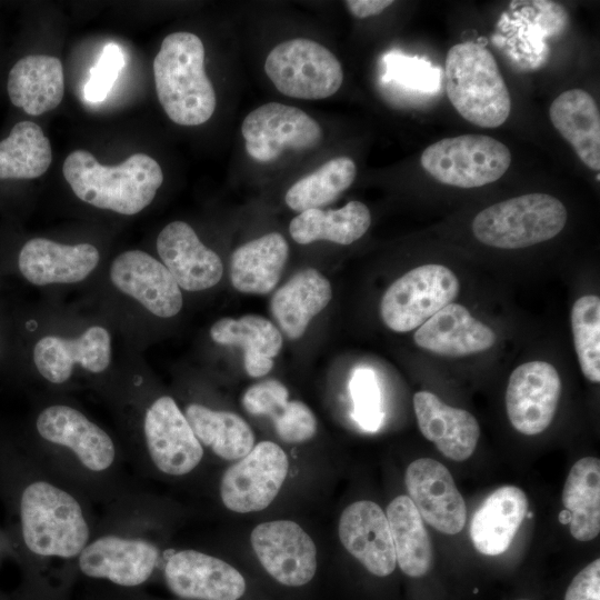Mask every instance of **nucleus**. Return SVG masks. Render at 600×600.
<instances>
[{"instance_id": "473e14b6", "label": "nucleus", "mask_w": 600, "mask_h": 600, "mask_svg": "<svg viewBox=\"0 0 600 600\" xmlns=\"http://www.w3.org/2000/svg\"><path fill=\"white\" fill-rule=\"evenodd\" d=\"M564 510L570 514L569 529L579 541H590L600 531V460L586 457L569 471L562 491Z\"/></svg>"}, {"instance_id": "a19ab883", "label": "nucleus", "mask_w": 600, "mask_h": 600, "mask_svg": "<svg viewBox=\"0 0 600 600\" xmlns=\"http://www.w3.org/2000/svg\"><path fill=\"white\" fill-rule=\"evenodd\" d=\"M286 386L276 379L252 384L242 397L244 410L252 416L272 419L289 401Z\"/></svg>"}, {"instance_id": "412c9836", "label": "nucleus", "mask_w": 600, "mask_h": 600, "mask_svg": "<svg viewBox=\"0 0 600 600\" xmlns=\"http://www.w3.org/2000/svg\"><path fill=\"white\" fill-rule=\"evenodd\" d=\"M110 334L103 327L92 326L79 338L46 336L33 349V361L39 373L51 383L66 382L79 363L87 371L100 373L110 363Z\"/></svg>"}, {"instance_id": "5701e85b", "label": "nucleus", "mask_w": 600, "mask_h": 600, "mask_svg": "<svg viewBox=\"0 0 600 600\" xmlns=\"http://www.w3.org/2000/svg\"><path fill=\"white\" fill-rule=\"evenodd\" d=\"M413 340L419 348L439 356L466 357L490 349L497 336L466 307L451 302L422 323Z\"/></svg>"}, {"instance_id": "79ce46f5", "label": "nucleus", "mask_w": 600, "mask_h": 600, "mask_svg": "<svg viewBox=\"0 0 600 600\" xmlns=\"http://www.w3.org/2000/svg\"><path fill=\"white\" fill-rule=\"evenodd\" d=\"M393 72L398 79L413 89L433 92L439 84V70L419 59H394Z\"/></svg>"}, {"instance_id": "a878e982", "label": "nucleus", "mask_w": 600, "mask_h": 600, "mask_svg": "<svg viewBox=\"0 0 600 600\" xmlns=\"http://www.w3.org/2000/svg\"><path fill=\"white\" fill-rule=\"evenodd\" d=\"M7 90L11 102L28 114L39 116L57 108L64 94L61 61L51 56H27L11 68Z\"/></svg>"}, {"instance_id": "7ed1b4c3", "label": "nucleus", "mask_w": 600, "mask_h": 600, "mask_svg": "<svg viewBox=\"0 0 600 600\" xmlns=\"http://www.w3.org/2000/svg\"><path fill=\"white\" fill-rule=\"evenodd\" d=\"M153 74L159 102L170 120L192 127L211 118L217 98L198 36L187 31L168 34L153 60Z\"/></svg>"}, {"instance_id": "37998d69", "label": "nucleus", "mask_w": 600, "mask_h": 600, "mask_svg": "<svg viewBox=\"0 0 600 600\" xmlns=\"http://www.w3.org/2000/svg\"><path fill=\"white\" fill-rule=\"evenodd\" d=\"M564 600H600V560L584 567L569 584Z\"/></svg>"}, {"instance_id": "a211bd4d", "label": "nucleus", "mask_w": 600, "mask_h": 600, "mask_svg": "<svg viewBox=\"0 0 600 600\" xmlns=\"http://www.w3.org/2000/svg\"><path fill=\"white\" fill-rule=\"evenodd\" d=\"M110 279L116 288L157 317H173L182 308L180 287L164 264L147 252L130 250L117 256Z\"/></svg>"}, {"instance_id": "2eb2a0df", "label": "nucleus", "mask_w": 600, "mask_h": 600, "mask_svg": "<svg viewBox=\"0 0 600 600\" xmlns=\"http://www.w3.org/2000/svg\"><path fill=\"white\" fill-rule=\"evenodd\" d=\"M561 394L556 368L546 361H529L510 374L506 409L512 427L522 434L544 431L553 420Z\"/></svg>"}, {"instance_id": "c756f323", "label": "nucleus", "mask_w": 600, "mask_h": 600, "mask_svg": "<svg viewBox=\"0 0 600 600\" xmlns=\"http://www.w3.org/2000/svg\"><path fill=\"white\" fill-rule=\"evenodd\" d=\"M210 337L221 346L241 347L244 369L253 378L263 377L273 368V358L282 348L279 329L268 319L254 314L219 319L211 326Z\"/></svg>"}, {"instance_id": "4c0bfd02", "label": "nucleus", "mask_w": 600, "mask_h": 600, "mask_svg": "<svg viewBox=\"0 0 600 600\" xmlns=\"http://www.w3.org/2000/svg\"><path fill=\"white\" fill-rule=\"evenodd\" d=\"M350 393L353 402V418L368 432L377 431L383 421L381 391L372 369L358 368L352 373Z\"/></svg>"}, {"instance_id": "6e6552de", "label": "nucleus", "mask_w": 600, "mask_h": 600, "mask_svg": "<svg viewBox=\"0 0 600 600\" xmlns=\"http://www.w3.org/2000/svg\"><path fill=\"white\" fill-rule=\"evenodd\" d=\"M264 71L280 93L303 100L331 97L343 82V70L336 56L304 38L276 46L267 56Z\"/></svg>"}, {"instance_id": "c85d7f7f", "label": "nucleus", "mask_w": 600, "mask_h": 600, "mask_svg": "<svg viewBox=\"0 0 600 600\" xmlns=\"http://www.w3.org/2000/svg\"><path fill=\"white\" fill-rule=\"evenodd\" d=\"M288 256V242L278 232L242 244L231 256L230 278L233 288L242 293H269L279 282Z\"/></svg>"}, {"instance_id": "c03bdc74", "label": "nucleus", "mask_w": 600, "mask_h": 600, "mask_svg": "<svg viewBox=\"0 0 600 600\" xmlns=\"http://www.w3.org/2000/svg\"><path fill=\"white\" fill-rule=\"evenodd\" d=\"M393 3L391 0H347L346 7L359 19L377 16Z\"/></svg>"}, {"instance_id": "b1692460", "label": "nucleus", "mask_w": 600, "mask_h": 600, "mask_svg": "<svg viewBox=\"0 0 600 600\" xmlns=\"http://www.w3.org/2000/svg\"><path fill=\"white\" fill-rule=\"evenodd\" d=\"M413 408L421 433L443 456L463 461L473 453L480 427L470 412L443 403L429 391L413 396Z\"/></svg>"}, {"instance_id": "49530a36", "label": "nucleus", "mask_w": 600, "mask_h": 600, "mask_svg": "<svg viewBox=\"0 0 600 600\" xmlns=\"http://www.w3.org/2000/svg\"><path fill=\"white\" fill-rule=\"evenodd\" d=\"M559 520L561 523L563 524H567L570 522V514L567 510H563L562 512H560L559 514Z\"/></svg>"}, {"instance_id": "cd10ccee", "label": "nucleus", "mask_w": 600, "mask_h": 600, "mask_svg": "<svg viewBox=\"0 0 600 600\" xmlns=\"http://www.w3.org/2000/svg\"><path fill=\"white\" fill-rule=\"evenodd\" d=\"M553 127L591 170H600V113L592 96L582 89L560 93L551 103Z\"/></svg>"}, {"instance_id": "aec40b11", "label": "nucleus", "mask_w": 600, "mask_h": 600, "mask_svg": "<svg viewBox=\"0 0 600 600\" xmlns=\"http://www.w3.org/2000/svg\"><path fill=\"white\" fill-rule=\"evenodd\" d=\"M157 251L178 286L200 291L216 286L223 273L219 256L207 248L188 223L173 221L157 238Z\"/></svg>"}, {"instance_id": "ea45409f", "label": "nucleus", "mask_w": 600, "mask_h": 600, "mask_svg": "<svg viewBox=\"0 0 600 600\" xmlns=\"http://www.w3.org/2000/svg\"><path fill=\"white\" fill-rule=\"evenodd\" d=\"M123 64L124 58L120 47L116 43H108L97 64L90 71V78L83 89L86 100L89 102L103 101Z\"/></svg>"}, {"instance_id": "f704fd0d", "label": "nucleus", "mask_w": 600, "mask_h": 600, "mask_svg": "<svg viewBox=\"0 0 600 600\" xmlns=\"http://www.w3.org/2000/svg\"><path fill=\"white\" fill-rule=\"evenodd\" d=\"M52 160L51 146L42 129L32 121H20L0 141V179H34Z\"/></svg>"}, {"instance_id": "c9c22d12", "label": "nucleus", "mask_w": 600, "mask_h": 600, "mask_svg": "<svg viewBox=\"0 0 600 600\" xmlns=\"http://www.w3.org/2000/svg\"><path fill=\"white\" fill-rule=\"evenodd\" d=\"M356 174L357 167L351 158H333L292 184L284 201L298 212L320 209L344 192L353 183Z\"/></svg>"}, {"instance_id": "9d476101", "label": "nucleus", "mask_w": 600, "mask_h": 600, "mask_svg": "<svg viewBox=\"0 0 600 600\" xmlns=\"http://www.w3.org/2000/svg\"><path fill=\"white\" fill-rule=\"evenodd\" d=\"M160 556L158 544L140 531L119 529L93 533L76 560L84 576L131 588L149 580Z\"/></svg>"}, {"instance_id": "dca6fc26", "label": "nucleus", "mask_w": 600, "mask_h": 600, "mask_svg": "<svg viewBox=\"0 0 600 600\" xmlns=\"http://www.w3.org/2000/svg\"><path fill=\"white\" fill-rule=\"evenodd\" d=\"M163 576L168 589L186 600H238L246 591V580L234 567L193 549L172 551Z\"/></svg>"}, {"instance_id": "20e7f679", "label": "nucleus", "mask_w": 600, "mask_h": 600, "mask_svg": "<svg viewBox=\"0 0 600 600\" xmlns=\"http://www.w3.org/2000/svg\"><path fill=\"white\" fill-rule=\"evenodd\" d=\"M447 96L467 121L481 128H498L511 111L506 81L492 53L466 41L452 46L444 61Z\"/></svg>"}, {"instance_id": "0eeeda50", "label": "nucleus", "mask_w": 600, "mask_h": 600, "mask_svg": "<svg viewBox=\"0 0 600 600\" xmlns=\"http://www.w3.org/2000/svg\"><path fill=\"white\" fill-rule=\"evenodd\" d=\"M420 163L437 181L469 189L500 179L511 163V153L506 144L492 137L462 134L427 147Z\"/></svg>"}, {"instance_id": "e433bc0d", "label": "nucleus", "mask_w": 600, "mask_h": 600, "mask_svg": "<svg viewBox=\"0 0 600 600\" xmlns=\"http://www.w3.org/2000/svg\"><path fill=\"white\" fill-rule=\"evenodd\" d=\"M574 348L583 376L600 381V299L588 294L577 299L571 309Z\"/></svg>"}, {"instance_id": "a18cd8bd", "label": "nucleus", "mask_w": 600, "mask_h": 600, "mask_svg": "<svg viewBox=\"0 0 600 600\" xmlns=\"http://www.w3.org/2000/svg\"><path fill=\"white\" fill-rule=\"evenodd\" d=\"M11 552H12V549H11L9 538H8L6 532H2L0 530V560L4 556H7L8 553H11Z\"/></svg>"}, {"instance_id": "423d86ee", "label": "nucleus", "mask_w": 600, "mask_h": 600, "mask_svg": "<svg viewBox=\"0 0 600 600\" xmlns=\"http://www.w3.org/2000/svg\"><path fill=\"white\" fill-rule=\"evenodd\" d=\"M40 439L64 450L70 467L84 479H104L120 464L114 441L81 411L66 404L42 409L36 419Z\"/></svg>"}, {"instance_id": "4468645a", "label": "nucleus", "mask_w": 600, "mask_h": 600, "mask_svg": "<svg viewBox=\"0 0 600 600\" xmlns=\"http://www.w3.org/2000/svg\"><path fill=\"white\" fill-rule=\"evenodd\" d=\"M250 541L264 570L279 583L300 587L314 577L316 544L294 521L262 522L252 530Z\"/></svg>"}, {"instance_id": "ddd939ff", "label": "nucleus", "mask_w": 600, "mask_h": 600, "mask_svg": "<svg viewBox=\"0 0 600 600\" xmlns=\"http://www.w3.org/2000/svg\"><path fill=\"white\" fill-rule=\"evenodd\" d=\"M143 436L152 466L170 477L192 472L203 458V448L184 413L169 396L157 398L146 410Z\"/></svg>"}, {"instance_id": "7c9ffc66", "label": "nucleus", "mask_w": 600, "mask_h": 600, "mask_svg": "<svg viewBox=\"0 0 600 600\" xmlns=\"http://www.w3.org/2000/svg\"><path fill=\"white\" fill-rule=\"evenodd\" d=\"M386 516L400 569L411 578L426 576L433 564V547L410 498H394L387 507Z\"/></svg>"}, {"instance_id": "39448f33", "label": "nucleus", "mask_w": 600, "mask_h": 600, "mask_svg": "<svg viewBox=\"0 0 600 600\" xmlns=\"http://www.w3.org/2000/svg\"><path fill=\"white\" fill-rule=\"evenodd\" d=\"M567 219V209L559 199L534 192L483 209L471 228L474 237L489 247L520 249L552 239Z\"/></svg>"}, {"instance_id": "58836bf2", "label": "nucleus", "mask_w": 600, "mask_h": 600, "mask_svg": "<svg viewBox=\"0 0 600 600\" xmlns=\"http://www.w3.org/2000/svg\"><path fill=\"white\" fill-rule=\"evenodd\" d=\"M278 437L287 443H302L317 433V419L300 400H291L271 419Z\"/></svg>"}, {"instance_id": "6ab92c4d", "label": "nucleus", "mask_w": 600, "mask_h": 600, "mask_svg": "<svg viewBox=\"0 0 600 600\" xmlns=\"http://www.w3.org/2000/svg\"><path fill=\"white\" fill-rule=\"evenodd\" d=\"M338 534L346 550L369 572L387 577L396 568V554L388 519L372 501L349 504L341 513Z\"/></svg>"}, {"instance_id": "f03ea898", "label": "nucleus", "mask_w": 600, "mask_h": 600, "mask_svg": "<svg viewBox=\"0 0 600 600\" xmlns=\"http://www.w3.org/2000/svg\"><path fill=\"white\" fill-rule=\"evenodd\" d=\"M62 172L80 200L126 216L149 206L163 182L160 164L144 153L109 167L89 151L78 149L67 156Z\"/></svg>"}, {"instance_id": "bb28decb", "label": "nucleus", "mask_w": 600, "mask_h": 600, "mask_svg": "<svg viewBox=\"0 0 600 600\" xmlns=\"http://www.w3.org/2000/svg\"><path fill=\"white\" fill-rule=\"evenodd\" d=\"M332 297L329 280L318 270L297 272L272 296L270 311L289 339L303 336L310 321L321 312Z\"/></svg>"}, {"instance_id": "72a5a7b5", "label": "nucleus", "mask_w": 600, "mask_h": 600, "mask_svg": "<svg viewBox=\"0 0 600 600\" xmlns=\"http://www.w3.org/2000/svg\"><path fill=\"white\" fill-rule=\"evenodd\" d=\"M184 416L201 446L209 448L221 459L239 460L254 446V434L250 426L233 412L190 403Z\"/></svg>"}, {"instance_id": "2f4dec72", "label": "nucleus", "mask_w": 600, "mask_h": 600, "mask_svg": "<svg viewBox=\"0 0 600 600\" xmlns=\"http://www.w3.org/2000/svg\"><path fill=\"white\" fill-rule=\"evenodd\" d=\"M370 224L368 207L352 200L337 210L309 209L300 212L291 220L289 232L300 244L327 240L347 246L359 240Z\"/></svg>"}, {"instance_id": "1a4fd4ad", "label": "nucleus", "mask_w": 600, "mask_h": 600, "mask_svg": "<svg viewBox=\"0 0 600 600\" xmlns=\"http://www.w3.org/2000/svg\"><path fill=\"white\" fill-rule=\"evenodd\" d=\"M459 290V280L449 268L419 266L387 289L380 302L381 319L392 331H411L453 302Z\"/></svg>"}, {"instance_id": "f8f14e48", "label": "nucleus", "mask_w": 600, "mask_h": 600, "mask_svg": "<svg viewBox=\"0 0 600 600\" xmlns=\"http://www.w3.org/2000/svg\"><path fill=\"white\" fill-rule=\"evenodd\" d=\"M241 133L246 151L256 161L270 162L287 149L303 151L320 144V124L303 110L280 102H268L244 118Z\"/></svg>"}, {"instance_id": "f3484780", "label": "nucleus", "mask_w": 600, "mask_h": 600, "mask_svg": "<svg viewBox=\"0 0 600 600\" xmlns=\"http://www.w3.org/2000/svg\"><path fill=\"white\" fill-rule=\"evenodd\" d=\"M404 482L408 497L428 524L446 534L462 530L466 503L442 463L430 458L417 459L408 466Z\"/></svg>"}, {"instance_id": "4be33fe9", "label": "nucleus", "mask_w": 600, "mask_h": 600, "mask_svg": "<svg viewBox=\"0 0 600 600\" xmlns=\"http://www.w3.org/2000/svg\"><path fill=\"white\" fill-rule=\"evenodd\" d=\"M100 259L90 243L61 244L46 238H33L20 250L18 264L32 284L74 283L86 279Z\"/></svg>"}, {"instance_id": "9b49d317", "label": "nucleus", "mask_w": 600, "mask_h": 600, "mask_svg": "<svg viewBox=\"0 0 600 600\" xmlns=\"http://www.w3.org/2000/svg\"><path fill=\"white\" fill-rule=\"evenodd\" d=\"M288 471L289 460L282 448L261 441L223 472L219 486L221 501L233 512L261 511L278 496Z\"/></svg>"}, {"instance_id": "f257e3e1", "label": "nucleus", "mask_w": 600, "mask_h": 600, "mask_svg": "<svg viewBox=\"0 0 600 600\" xmlns=\"http://www.w3.org/2000/svg\"><path fill=\"white\" fill-rule=\"evenodd\" d=\"M0 494L13 523L12 553L26 559H76L93 536L76 490L40 471L36 459L0 454Z\"/></svg>"}, {"instance_id": "393cba45", "label": "nucleus", "mask_w": 600, "mask_h": 600, "mask_svg": "<svg viewBox=\"0 0 600 600\" xmlns=\"http://www.w3.org/2000/svg\"><path fill=\"white\" fill-rule=\"evenodd\" d=\"M528 499L516 486H503L491 492L474 512L470 538L476 550L498 556L510 547L526 514Z\"/></svg>"}]
</instances>
